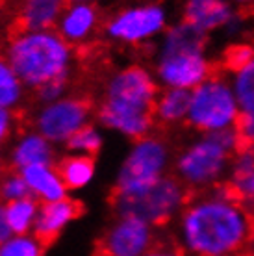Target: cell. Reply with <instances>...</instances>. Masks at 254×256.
I'll return each instance as SVG.
<instances>
[{
	"mask_svg": "<svg viewBox=\"0 0 254 256\" xmlns=\"http://www.w3.org/2000/svg\"><path fill=\"white\" fill-rule=\"evenodd\" d=\"M236 130L240 134L242 145H254V114H243Z\"/></svg>",
	"mask_w": 254,
	"mask_h": 256,
	"instance_id": "f1b7e54d",
	"label": "cell"
},
{
	"mask_svg": "<svg viewBox=\"0 0 254 256\" xmlns=\"http://www.w3.org/2000/svg\"><path fill=\"white\" fill-rule=\"evenodd\" d=\"M39 204L41 202L32 195L4 204V219H6V224L12 236L34 234Z\"/></svg>",
	"mask_w": 254,
	"mask_h": 256,
	"instance_id": "44dd1931",
	"label": "cell"
},
{
	"mask_svg": "<svg viewBox=\"0 0 254 256\" xmlns=\"http://www.w3.org/2000/svg\"><path fill=\"white\" fill-rule=\"evenodd\" d=\"M191 91L176 90V88H162L154 104V119L156 124L164 126H178L188 122L190 114Z\"/></svg>",
	"mask_w": 254,
	"mask_h": 256,
	"instance_id": "d6986e66",
	"label": "cell"
},
{
	"mask_svg": "<svg viewBox=\"0 0 254 256\" xmlns=\"http://www.w3.org/2000/svg\"><path fill=\"white\" fill-rule=\"evenodd\" d=\"M242 108L228 76L214 72L191 90L188 126L197 134L234 130L242 119Z\"/></svg>",
	"mask_w": 254,
	"mask_h": 256,
	"instance_id": "8992f818",
	"label": "cell"
},
{
	"mask_svg": "<svg viewBox=\"0 0 254 256\" xmlns=\"http://www.w3.org/2000/svg\"><path fill=\"white\" fill-rule=\"evenodd\" d=\"M190 197L188 188L171 173L134 195H114V210L115 216H134L160 228L176 221Z\"/></svg>",
	"mask_w": 254,
	"mask_h": 256,
	"instance_id": "ba28073f",
	"label": "cell"
},
{
	"mask_svg": "<svg viewBox=\"0 0 254 256\" xmlns=\"http://www.w3.org/2000/svg\"><path fill=\"white\" fill-rule=\"evenodd\" d=\"M56 166L69 192H80L88 188L96 174V162L93 156L67 152L56 162Z\"/></svg>",
	"mask_w": 254,
	"mask_h": 256,
	"instance_id": "ffe728a7",
	"label": "cell"
},
{
	"mask_svg": "<svg viewBox=\"0 0 254 256\" xmlns=\"http://www.w3.org/2000/svg\"><path fill=\"white\" fill-rule=\"evenodd\" d=\"M0 20H2V8H0Z\"/></svg>",
	"mask_w": 254,
	"mask_h": 256,
	"instance_id": "836d02e7",
	"label": "cell"
},
{
	"mask_svg": "<svg viewBox=\"0 0 254 256\" xmlns=\"http://www.w3.org/2000/svg\"><path fill=\"white\" fill-rule=\"evenodd\" d=\"M69 88H70V80H54V82L39 88L34 93V96L38 98L39 104L54 102V100H60L65 95H69Z\"/></svg>",
	"mask_w": 254,
	"mask_h": 256,
	"instance_id": "83f0119b",
	"label": "cell"
},
{
	"mask_svg": "<svg viewBox=\"0 0 254 256\" xmlns=\"http://www.w3.org/2000/svg\"><path fill=\"white\" fill-rule=\"evenodd\" d=\"M158 228L134 216H115L98 242L100 256H143L158 244Z\"/></svg>",
	"mask_w": 254,
	"mask_h": 256,
	"instance_id": "8fae6325",
	"label": "cell"
},
{
	"mask_svg": "<svg viewBox=\"0 0 254 256\" xmlns=\"http://www.w3.org/2000/svg\"><path fill=\"white\" fill-rule=\"evenodd\" d=\"M100 10L95 2H67L56 32L74 48L89 45L100 30Z\"/></svg>",
	"mask_w": 254,
	"mask_h": 256,
	"instance_id": "4fadbf2b",
	"label": "cell"
},
{
	"mask_svg": "<svg viewBox=\"0 0 254 256\" xmlns=\"http://www.w3.org/2000/svg\"><path fill=\"white\" fill-rule=\"evenodd\" d=\"M180 20L210 38L212 34L234 28L238 13L230 0H184Z\"/></svg>",
	"mask_w": 254,
	"mask_h": 256,
	"instance_id": "7c38bea8",
	"label": "cell"
},
{
	"mask_svg": "<svg viewBox=\"0 0 254 256\" xmlns=\"http://www.w3.org/2000/svg\"><path fill=\"white\" fill-rule=\"evenodd\" d=\"M222 186L254 214V145H242L238 148Z\"/></svg>",
	"mask_w": 254,
	"mask_h": 256,
	"instance_id": "2e32d148",
	"label": "cell"
},
{
	"mask_svg": "<svg viewBox=\"0 0 254 256\" xmlns=\"http://www.w3.org/2000/svg\"><path fill=\"white\" fill-rule=\"evenodd\" d=\"M17 132V114L0 108V158L6 156L12 140Z\"/></svg>",
	"mask_w": 254,
	"mask_h": 256,
	"instance_id": "4316f807",
	"label": "cell"
},
{
	"mask_svg": "<svg viewBox=\"0 0 254 256\" xmlns=\"http://www.w3.org/2000/svg\"><path fill=\"white\" fill-rule=\"evenodd\" d=\"M69 2H98V0H69Z\"/></svg>",
	"mask_w": 254,
	"mask_h": 256,
	"instance_id": "d6a6232c",
	"label": "cell"
},
{
	"mask_svg": "<svg viewBox=\"0 0 254 256\" xmlns=\"http://www.w3.org/2000/svg\"><path fill=\"white\" fill-rule=\"evenodd\" d=\"M44 244L34 234L10 236L0 244V256H43Z\"/></svg>",
	"mask_w": 254,
	"mask_h": 256,
	"instance_id": "d4e9b609",
	"label": "cell"
},
{
	"mask_svg": "<svg viewBox=\"0 0 254 256\" xmlns=\"http://www.w3.org/2000/svg\"><path fill=\"white\" fill-rule=\"evenodd\" d=\"M89 122L91 106L86 98L76 95H65L54 102L39 104L32 114V128L56 147H65L67 141Z\"/></svg>",
	"mask_w": 254,
	"mask_h": 256,
	"instance_id": "30bf717a",
	"label": "cell"
},
{
	"mask_svg": "<svg viewBox=\"0 0 254 256\" xmlns=\"http://www.w3.org/2000/svg\"><path fill=\"white\" fill-rule=\"evenodd\" d=\"M143 256H186L182 250L178 249L176 244H164V242H158L152 249L145 252Z\"/></svg>",
	"mask_w": 254,
	"mask_h": 256,
	"instance_id": "f546056e",
	"label": "cell"
},
{
	"mask_svg": "<svg viewBox=\"0 0 254 256\" xmlns=\"http://www.w3.org/2000/svg\"><path fill=\"white\" fill-rule=\"evenodd\" d=\"M171 26L169 12L160 2H140L115 12L104 24V38L124 46H141L158 41Z\"/></svg>",
	"mask_w": 254,
	"mask_h": 256,
	"instance_id": "9c48e42d",
	"label": "cell"
},
{
	"mask_svg": "<svg viewBox=\"0 0 254 256\" xmlns=\"http://www.w3.org/2000/svg\"><path fill=\"white\" fill-rule=\"evenodd\" d=\"M24 197H30V190H28V184H26L24 176L20 174V171L10 169V171L0 174V202L2 204Z\"/></svg>",
	"mask_w": 254,
	"mask_h": 256,
	"instance_id": "484cf974",
	"label": "cell"
},
{
	"mask_svg": "<svg viewBox=\"0 0 254 256\" xmlns=\"http://www.w3.org/2000/svg\"><path fill=\"white\" fill-rule=\"evenodd\" d=\"M242 140L238 130L197 134L178 150L172 162V174L190 193H204L224 184L230 164Z\"/></svg>",
	"mask_w": 254,
	"mask_h": 256,
	"instance_id": "5b68a950",
	"label": "cell"
},
{
	"mask_svg": "<svg viewBox=\"0 0 254 256\" xmlns=\"http://www.w3.org/2000/svg\"><path fill=\"white\" fill-rule=\"evenodd\" d=\"M10 236H12V234H10V228H8L6 219H4V204L0 202V244H2L4 240H8Z\"/></svg>",
	"mask_w": 254,
	"mask_h": 256,
	"instance_id": "4dcf8cb0",
	"label": "cell"
},
{
	"mask_svg": "<svg viewBox=\"0 0 254 256\" xmlns=\"http://www.w3.org/2000/svg\"><path fill=\"white\" fill-rule=\"evenodd\" d=\"M28 93L30 91L26 90L13 65L4 54H0V108L17 112L26 104Z\"/></svg>",
	"mask_w": 254,
	"mask_h": 256,
	"instance_id": "7402d4cb",
	"label": "cell"
},
{
	"mask_svg": "<svg viewBox=\"0 0 254 256\" xmlns=\"http://www.w3.org/2000/svg\"><path fill=\"white\" fill-rule=\"evenodd\" d=\"M172 150L164 138L148 134L132 141L115 174L114 195H134L171 174Z\"/></svg>",
	"mask_w": 254,
	"mask_h": 256,
	"instance_id": "52a82bcc",
	"label": "cell"
},
{
	"mask_svg": "<svg viewBox=\"0 0 254 256\" xmlns=\"http://www.w3.org/2000/svg\"><path fill=\"white\" fill-rule=\"evenodd\" d=\"M104 128L100 124H95V122H89L82 130H78L76 134L72 136L67 145H65V150L72 154H82V156H93L95 158L96 154L100 152V148L104 147V134H102Z\"/></svg>",
	"mask_w": 254,
	"mask_h": 256,
	"instance_id": "cb8c5ba5",
	"label": "cell"
},
{
	"mask_svg": "<svg viewBox=\"0 0 254 256\" xmlns=\"http://www.w3.org/2000/svg\"><path fill=\"white\" fill-rule=\"evenodd\" d=\"M4 56L30 93L54 80H72L76 65V48L56 30L19 28L8 38Z\"/></svg>",
	"mask_w": 254,
	"mask_h": 256,
	"instance_id": "3957f363",
	"label": "cell"
},
{
	"mask_svg": "<svg viewBox=\"0 0 254 256\" xmlns=\"http://www.w3.org/2000/svg\"><path fill=\"white\" fill-rule=\"evenodd\" d=\"M234 6H254V0H230Z\"/></svg>",
	"mask_w": 254,
	"mask_h": 256,
	"instance_id": "1f68e13d",
	"label": "cell"
},
{
	"mask_svg": "<svg viewBox=\"0 0 254 256\" xmlns=\"http://www.w3.org/2000/svg\"><path fill=\"white\" fill-rule=\"evenodd\" d=\"M230 82L242 114H254V50L248 56L230 67Z\"/></svg>",
	"mask_w": 254,
	"mask_h": 256,
	"instance_id": "603a6c76",
	"label": "cell"
},
{
	"mask_svg": "<svg viewBox=\"0 0 254 256\" xmlns=\"http://www.w3.org/2000/svg\"><path fill=\"white\" fill-rule=\"evenodd\" d=\"M186 256H242L254 244V214L224 186L195 193L174 221Z\"/></svg>",
	"mask_w": 254,
	"mask_h": 256,
	"instance_id": "6da1fadb",
	"label": "cell"
},
{
	"mask_svg": "<svg viewBox=\"0 0 254 256\" xmlns=\"http://www.w3.org/2000/svg\"><path fill=\"white\" fill-rule=\"evenodd\" d=\"M20 174L24 176L30 195L39 202H52L60 198L69 197V190L65 186L56 164H38L22 169Z\"/></svg>",
	"mask_w": 254,
	"mask_h": 256,
	"instance_id": "e0dca14e",
	"label": "cell"
},
{
	"mask_svg": "<svg viewBox=\"0 0 254 256\" xmlns=\"http://www.w3.org/2000/svg\"><path fill=\"white\" fill-rule=\"evenodd\" d=\"M152 72L162 88L195 90L216 72L208 54V36L184 20L172 22L156 41Z\"/></svg>",
	"mask_w": 254,
	"mask_h": 256,
	"instance_id": "277c9868",
	"label": "cell"
},
{
	"mask_svg": "<svg viewBox=\"0 0 254 256\" xmlns=\"http://www.w3.org/2000/svg\"><path fill=\"white\" fill-rule=\"evenodd\" d=\"M80 214L76 200L65 197L52 202H41L34 226V236H38L44 245L54 242Z\"/></svg>",
	"mask_w": 254,
	"mask_h": 256,
	"instance_id": "9a60e30c",
	"label": "cell"
},
{
	"mask_svg": "<svg viewBox=\"0 0 254 256\" xmlns=\"http://www.w3.org/2000/svg\"><path fill=\"white\" fill-rule=\"evenodd\" d=\"M247 256H254V252H250V254H247Z\"/></svg>",
	"mask_w": 254,
	"mask_h": 256,
	"instance_id": "e575fe53",
	"label": "cell"
},
{
	"mask_svg": "<svg viewBox=\"0 0 254 256\" xmlns=\"http://www.w3.org/2000/svg\"><path fill=\"white\" fill-rule=\"evenodd\" d=\"M69 0H19L17 22L22 30H56Z\"/></svg>",
	"mask_w": 254,
	"mask_h": 256,
	"instance_id": "ac0fdd59",
	"label": "cell"
},
{
	"mask_svg": "<svg viewBox=\"0 0 254 256\" xmlns=\"http://www.w3.org/2000/svg\"><path fill=\"white\" fill-rule=\"evenodd\" d=\"M4 158L8 160L10 169L22 171L26 167L38 164H56L58 147L43 134H39L38 130L30 128L15 134Z\"/></svg>",
	"mask_w": 254,
	"mask_h": 256,
	"instance_id": "5bb4252c",
	"label": "cell"
},
{
	"mask_svg": "<svg viewBox=\"0 0 254 256\" xmlns=\"http://www.w3.org/2000/svg\"><path fill=\"white\" fill-rule=\"evenodd\" d=\"M162 86L152 69L130 64L110 74L96 106V121L104 130L130 141L152 134L154 104Z\"/></svg>",
	"mask_w": 254,
	"mask_h": 256,
	"instance_id": "7a4b0ae2",
	"label": "cell"
}]
</instances>
